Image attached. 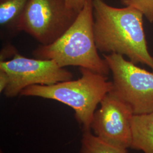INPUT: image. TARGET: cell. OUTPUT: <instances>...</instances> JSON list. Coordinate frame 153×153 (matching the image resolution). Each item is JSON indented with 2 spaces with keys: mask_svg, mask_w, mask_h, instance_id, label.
I'll return each instance as SVG.
<instances>
[{
  "mask_svg": "<svg viewBox=\"0 0 153 153\" xmlns=\"http://www.w3.org/2000/svg\"><path fill=\"white\" fill-rule=\"evenodd\" d=\"M93 5L98 51L126 56L133 63L146 65L153 71V57L148 49L142 13L131 6L115 7L103 0H93Z\"/></svg>",
  "mask_w": 153,
  "mask_h": 153,
  "instance_id": "6da1fadb",
  "label": "cell"
},
{
  "mask_svg": "<svg viewBox=\"0 0 153 153\" xmlns=\"http://www.w3.org/2000/svg\"><path fill=\"white\" fill-rule=\"evenodd\" d=\"M93 1L85 5L71 26L53 43L39 45L34 58L55 61L61 68L78 66L107 76L110 70L98 53L93 29Z\"/></svg>",
  "mask_w": 153,
  "mask_h": 153,
  "instance_id": "7a4b0ae2",
  "label": "cell"
},
{
  "mask_svg": "<svg viewBox=\"0 0 153 153\" xmlns=\"http://www.w3.org/2000/svg\"><path fill=\"white\" fill-rule=\"evenodd\" d=\"M81 76L76 80L51 85H33L25 88L21 96L33 97L58 101L74 111L75 118L82 131L91 130L93 116L107 94L113 89L107 76L79 68Z\"/></svg>",
  "mask_w": 153,
  "mask_h": 153,
  "instance_id": "3957f363",
  "label": "cell"
},
{
  "mask_svg": "<svg viewBox=\"0 0 153 153\" xmlns=\"http://www.w3.org/2000/svg\"><path fill=\"white\" fill-rule=\"evenodd\" d=\"M113 77V89L134 114L153 112V71L142 69L122 55L103 54Z\"/></svg>",
  "mask_w": 153,
  "mask_h": 153,
  "instance_id": "277c9868",
  "label": "cell"
},
{
  "mask_svg": "<svg viewBox=\"0 0 153 153\" xmlns=\"http://www.w3.org/2000/svg\"><path fill=\"white\" fill-rule=\"evenodd\" d=\"M78 13L68 7L65 0H30L19 24L40 45H49L62 35Z\"/></svg>",
  "mask_w": 153,
  "mask_h": 153,
  "instance_id": "5b68a950",
  "label": "cell"
},
{
  "mask_svg": "<svg viewBox=\"0 0 153 153\" xmlns=\"http://www.w3.org/2000/svg\"><path fill=\"white\" fill-rule=\"evenodd\" d=\"M0 69L5 71L9 83L4 94L7 98L20 95L33 85H51L71 80L73 74L54 61L30 59L18 52L9 60L0 62Z\"/></svg>",
  "mask_w": 153,
  "mask_h": 153,
  "instance_id": "8992f818",
  "label": "cell"
},
{
  "mask_svg": "<svg viewBox=\"0 0 153 153\" xmlns=\"http://www.w3.org/2000/svg\"><path fill=\"white\" fill-rule=\"evenodd\" d=\"M99 105L91 123L94 134L116 146L130 148L134 115L131 108L113 90L105 95Z\"/></svg>",
  "mask_w": 153,
  "mask_h": 153,
  "instance_id": "52a82bcc",
  "label": "cell"
},
{
  "mask_svg": "<svg viewBox=\"0 0 153 153\" xmlns=\"http://www.w3.org/2000/svg\"><path fill=\"white\" fill-rule=\"evenodd\" d=\"M30 0H0L1 38H13L21 33L19 24Z\"/></svg>",
  "mask_w": 153,
  "mask_h": 153,
  "instance_id": "ba28073f",
  "label": "cell"
},
{
  "mask_svg": "<svg viewBox=\"0 0 153 153\" xmlns=\"http://www.w3.org/2000/svg\"><path fill=\"white\" fill-rule=\"evenodd\" d=\"M132 149L153 153V112L134 114L131 122Z\"/></svg>",
  "mask_w": 153,
  "mask_h": 153,
  "instance_id": "9c48e42d",
  "label": "cell"
},
{
  "mask_svg": "<svg viewBox=\"0 0 153 153\" xmlns=\"http://www.w3.org/2000/svg\"><path fill=\"white\" fill-rule=\"evenodd\" d=\"M83 132L79 153H128L126 149L104 141L93 134L91 130Z\"/></svg>",
  "mask_w": 153,
  "mask_h": 153,
  "instance_id": "30bf717a",
  "label": "cell"
},
{
  "mask_svg": "<svg viewBox=\"0 0 153 153\" xmlns=\"http://www.w3.org/2000/svg\"><path fill=\"white\" fill-rule=\"evenodd\" d=\"M125 6H131L140 11L150 23H153V0H119Z\"/></svg>",
  "mask_w": 153,
  "mask_h": 153,
  "instance_id": "8fae6325",
  "label": "cell"
},
{
  "mask_svg": "<svg viewBox=\"0 0 153 153\" xmlns=\"http://www.w3.org/2000/svg\"><path fill=\"white\" fill-rule=\"evenodd\" d=\"M18 52L12 44L7 43L2 47L0 53V62L9 60Z\"/></svg>",
  "mask_w": 153,
  "mask_h": 153,
  "instance_id": "7c38bea8",
  "label": "cell"
},
{
  "mask_svg": "<svg viewBox=\"0 0 153 153\" xmlns=\"http://www.w3.org/2000/svg\"><path fill=\"white\" fill-rule=\"evenodd\" d=\"M93 0H65L68 8L79 13L88 2Z\"/></svg>",
  "mask_w": 153,
  "mask_h": 153,
  "instance_id": "4fadbf2b",
  "label": "cell"
},
{
  "mask_svg": "<svg viewBox=\"0 0 153 153\" xmlns=\"http://www.w3.org/2000/svg\"><path fill=\"white\" fill-rule=\"evenodd\" d=\"M9 83V77L5 71L0 69V93H4Z\"/></svg>",
  "mask_w": 153,
  "mask_h": 153,
  "instance_id": "5bb4252c",
  "label": "cell"
}]
</instances>
